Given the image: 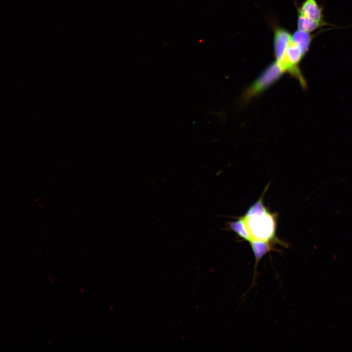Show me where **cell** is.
Returning <instances> with one entry per match:
<instances>
[{
	"label": "cell",
	"instance_id": "cell-4",
	"mask_svg": "<svg viewBox=\"0 0 352 352\" xmlns=\"http://www.w3.org/2000/svg\"><path fill=\"white\" fill-rule=\"evenodd\" d=\"M299 16L313 22H324L322 11L315 0H306L298 10Z\"/></svg>",
	"mask_w": 352,
	"mask_h": 352
},
{
	"label": "cell",
	"instance_id": "cell-2",
	"mask_svg": "<svg viewBox=\"0 0 352 352\" xmlns=\"http://www.w3.org/2000/svg\"><path fill=\"white\" fill-rule=\"evenodd\" d=\"M284 72L276 62L271 63L247 89L243 95L245 101L258 94L276 82Z\"/></svg>",
	"mask_w": 352,
	"mask_h": 352
},
{
	"label": "cell",
	"instance_id": "cell-8",
	"mask_svg": "<svg viewBox=\"0 0 352 352\" xmlns=\"http://www.w3.org/2000/svg\"><path fill=\"white\" fill-rule=\"evenodd\" d=\"M297 23L299 30L309 33L324 25L325 22H313L299 15Z\"/></svg>",
	"mask_w": 352,
	"mask_h": 352
},
{
	"label": "cell",
	"instance_id": "cell-5",
	"mask_svg": "<svg viewBox=\"0 0 352 352\" xmlns=\"http://www.w3.org/2000/svg\"><path fill=\"white\" fill-rule=\"evenodd\" d=\"M255 259V267L262 258L273 249V242L252 240L249 242Z\"/></svg>",
	"mask_w": 352,
	"mask_h": 352
},
{
	"label": "cell",
	"instance_id": "cell-6",
	"mask_svg": "<svg viewBox=\"0 0 352 352\" xmlns=\"http://www.w3.org/2000/svg\"><path fill=\"white\" fill-rule=\"evenodd\" d=\"M292 39L305 54L308 50L311 42V38L309 33L298 29L293 33Z\"/></svg>",
	"mask_w": 352,
	"mask_h": 352
},
{
	"label": "cell",
	"instance_id": "cell-1",
	"mask_svg": "<svg viewBox=\"0 0 352 352\" xmlns=\"http://www.w3.org/2000/svg\"><path fill=\"white\" fill-rule=\"evenodd\" d=\"M265 192V190H264L259 200L241 217L244 221L250 241L257 240L279 242L275 234L277 215L271 213L264 205L263 197Z\"/></svg>",
	"mask_w": 352,
	"mask_h": 352
},
{
	"label": "cell",
	"instance_id": "cell-3",
	"mask_svg": "<svg viewBox=\"0 0 352 352\" xmlns=\"http://www.w3.org/2000/svg\"><path fill=\"white\" fill-rule=\"evenodd\" d=\"M291 37L285 29L277 27L275 29L274 48L276 62H279L283 58Z\"/></svg>",
	"mask_w": 352,
	"mask_h": 352
},
{
	"label": "cell",
	"instance_id": "cell-7",
	"mask_svg": "<svg viewBox=\"0 0 352 352\" xmlns=\"http://www.w3.org/2000/svg\"><path fill=\"white\" fill-rule=\"evenodd\" d=\"M229 225L231 230L235 232L241 238L248 242L250 241L249 236L246 230L244 221L241 217L235 221H231Z\"/></svg>",
	"mask_w": 352,
	"mask_h": 352
}]
</instances>
